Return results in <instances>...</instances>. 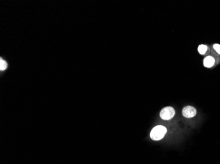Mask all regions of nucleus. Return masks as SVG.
I'll list each match as a JSON object with an SVG mask.
<instances>
[{
  "label": "nucleus",
  "instance_id": "1",
  "mask_svg": "<svg viewBox=\"0 0 220 164\" xmlns=\"http://www.w3.org/2000/svg\"><path fill=\"white\" fill-rule=\"evenodd\" d=\"M167 133V129L166 127L162 126H158L151 131L150 137L154 140H159L162 139L164 137L165 135Z\"/></svg>",
  "mask_w": 220,
  "mask_h": 164
},
{
  "label": "nucleus",
  "instance_id": "7",
  "mask_svg": "<svg viewBox=\"0 0 220 164\" xmlns=\"http://www.w3.org/2000/svg\"><path fill=\"white\" fill-rule=\"evenodd\" d=\"M214 48L218 54H220V45L215 44L214 45Z\"/></svg>",
  "mask_w": 220,
  "mask_h": 164
},
{
  "label": "nucleus",
  "instance_id": "4",
  "mask_svg": "<svg viewBox=\"0 0 220 164\" xmlns=\"http://www.w3.org/2000/svg\"><path fill=\"white\" fill-rule=\"evenodd\" d=\"M214 58H213L212 56H206L204 58V67L206 68H210L213 67V65H214Z\"/></svg>",
  "mask_w": 220,
  "mask_h": 164
},
{
  "label": "nucleus",
  "instance_id": "2",
  "mask_svg": "<svg viewBox=\"0 0 220 164\" xmlns=\"http://www.w3.org/2000/svg\"><path fill=\"white\" fill-rule=\"evenodd\" d=\"M175 110L172 107L168 106L162 109V111L160 112V117L162 120H169L173 118V116H175Z\"/></svg>",
  "mask_w": 220,
  "mask_h": 164
},
{
  "label": "nucleus",
  "instance_id": "3",
  "mask_svg": "<svg viewBox=\"0 0 220 164\" xmlns=\"http://www.w3.org/2000/svg\"><path fill=\"white\" fill-rule=\"evenodd\" d=\"M183 115L185 116V118H193L194 116H195L196 114V110L194 107L188 106L183 108L182 111Z\"/></svg>",
  "mask_w": 220,
  "mask_h": 164
},
{
  "label": "nucleus",
  "instance_id": "5",
  "mask_svg": "<svg viewBox=\"0 0 220 164\" xmlns=\"http://www.w3.org/2000/svg\"><path fill=\"white\" fill-rule=\"evenodd\" d=\"M207 49H208V47L206 45H200V46L198 47V51L201 54H204L206 53V51H207Z\"/></svg>",
  "mask_w": 220,
  "mask_h": 164
},
{
  "label": "nucleus",
  "instance_id": "6",
  "mask_svg": "<svg viewBox=\"0 0 220 164\" xmlns=\"http://www.w3.org/2000/svg\"><path fill=\"white\" fill-rule=\"evenodd\" d=\"M7 67V64L5 60L1 58V60H0V70H5Z\"/></svg>",
  "mask_w": 220,
  "mask_h": 164
}]
</instances>
